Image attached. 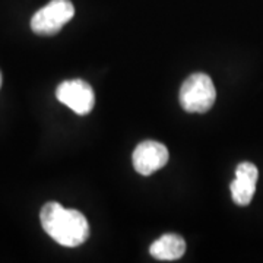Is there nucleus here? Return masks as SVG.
I'll use <instances>...</instances> for the list:
<instances>
[{"label": "nucleus", "instance_id": "obj_8", "mask_svg": "<svg viewBox=\"0 0 263 263\" xmlns=\"http://www.w3.org/2000/svg\"><path fill=\"white\" fill-rule=\"evenodd\" d=\"M0 86H2V75H0Z\"/></svg>", "mask_w": 263, "mask_h": 263}, {"label": "nucleus", "instance_id": "obj_2", "mask_svg": "<svg viewBox=\"0 0 263 263\" xmlns=\"http://www.w3.org/2000/svg\"><path fill=\"white\" fill-rule=\"evenodd\" d=\"M179 100L189 113H206L216 100L215 85L206 73H193L181 85Z\"/></svg>", "mask_w": 263, "mask_h": 263}, {"label": "nucleus", "instance_id": "obj_5", "mask_svg": "<svg viewBox=\"0 0 263 263\" xmlns=\"http://www.w3.org/2000/svg\"><path fill=\"white\" fill-rule=\"evenodd\" d=\"M133 167L142 176H151L161 170L168 161V149L157 141H145L139 143L132 155Z\"/></svg>", "mask_w": 263, "mask_h": 263}, {"label": "nucleus", "instance_id": "obj_7", "mask_svg": "<svg viewBox=\"0 0 263 263\" xmlns=\"http://www.w3.org/2000/svg\"><path fill=\"white\" fill-rule=\"evenodd\" d=\"M186 252V241L179 234H164L149 247V253L158 260H177Z\"/></svg>", "mask_w": 263, "mask_h": 263}, {"label": "nucleus", "instance_id": "obj_1", "mask_svg": "<svg viewBox=\"0 0 263 263\" xmlns=\"http://www.w3.org/2000/svg\"><path fill=\"white\" fill-rule=\"evenodd\" d=\"M40 219L44 231L65 247L81 246L89 237V224L84 214L66 209L57 202L46 203L40 212Z\"/></svg>", "mask_w": 263, "mask_h": 263}, {"label": "nucleus", "instance_id": "obj_3", "mask_svg": "<svg viewBox=\"0 0 263 263\" xmlns=\"http://www.w3.org/2000/svg\"><path fill=\"white\" fill-rule=\"evenodd\" d=\"M75 8L70 0H51L35 12L31 19V29L40 35H53L73 18Z\"/></svg>", "mask_w": 263, "mask_h": 263}, {"label": "nucleus", "instance_id": "obj_4", "mask_svg": "<svg viewBox=\"0 0 263 263\" xmlns=\"http://www.w3.org/2000/svg\"><path fill=\"white\" fill-rule=\"evenodd\" d=\"M56 97L60 103L67 105L72 111L79 116H85L94 108V89L88 82L81 79L62 82L57 88Z\"/></svg>", "mask_w": 263, "mask_h": 263}, {"label": "nucleus", "instance_id": "obj_6", "mask_svg": "<svg viewBox=\"0 0 263 263\" xmlns=\"http://www.w3.org/2000/svg\"><path fill=\"white\" fill-rule=\"evenodd\" d=\"M259 179V170L252 162H241L235 170V180L231 183V196L237 205L246 206L252 202Z\"/></svg>", "mask_w": 263, "mask_h": 263}]
</instances>
